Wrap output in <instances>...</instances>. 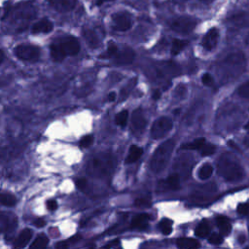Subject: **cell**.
<instances>
[{
	"instance_id": "1",
	"label": "cell",
	"mask_w": 249,
	"mask_h": 249,
	"mask_svg": "<svg viewBox=\"0 0 249 249\" xmlns=\"http://www.w3.org/2000/svg\"><path fill=\"white\" fill-rule=\"evenodd\" d=\"M36 14L37 9L34 4L23 2L9 7L5 11L2 19L13 26L17 31H21L28 26L31 20L36 17Z\"/></svg>"
},
{
	"instance_id": "2",
	"label": "cell",
	"mask_w": 249,
	"mask_h": 249,
	"mask_svg": "<svg viewBox=\"0 0 249 249\" xmlns=\"http://www.w3.org/2000/svg\"><path fill=\"white\" fill-rule=\"evenodd\" d=\"M217 172L228 181L240 180L244 171L238 160L231 153L223 154L217 161Z\"/></svg>"
},
{
	"instance_id": "3",
	"label": "cell",
	"mask_w": 249,
	"mask_h": 249,
	"mask_svg": "<svg viewBox=\"0 0 249 249\" xmlns=\"http://www.w3.org/2000/svg\"><path fill=\"white\" fill-rule=\"evenodd\" d=\"M116 160L113 155L102 153L91 158L87 164V171L91 176L106 177L109 176L115 168Z\"/></svg>"
},
{
	"instance_id": "4",
	"label": "cell",
	"mask_w": 249,
	"mask_h": 249,
	"mask_svg": "<svg viewBox=\"0 0 249 249\" xmlns=\"http://www.w3.org/2000/svg\"><path fill=\"white\" fill-rule=\"evenodd\" d=\"M175 147V141L173 139L166 140L162 142L154 152L151 161H150V168L155 173L161 172L167 165L172 152Z\"/></svg>"
},
{
	"instance_id": "5",
	"label": "cell",
	"mask_w": 249,
	"mask_h": 249,
	"mask_svg": "<svg viewBox=\"0 0 249 249\" xmlns=\"http://www.w3.org/2000/svg\"><path fill=\"white\" fill-rule=\"evenodd\" d=\"M196 25V20L188 16H180L169 21V28L180 34H188L192 32Z\"/></svg>"
},
{
	"instance_id": "6",
	"label": "cell",
	"mask_w": 249,
	"mask_h": 249,
	"mask_svg": "<svg viewBox=\"0 0 249 249\" xmlns=\"http://www.w3.org/2000/svg\"><path fill=\"white\" fill-rule=\"evenodd\" d=\"M112 26L115 30L124 32L131 28L133 18L127 11H118L111 16Z\"/></svg>"
},
{
	"instance_id": "7",
	"label": "cell",
	"mask_w": 249,
	"mask_h": 249,
	"mask_svg": "<svg viewBox=\"0 0 249 249\" xmlns=\"http://www.w3.org/2000/svg\"><path fill=\"white\" fill-rule=\"evenodd\" d=\"M40 49L33 45L21 44L16 47L15 54L21 60L25 61H36L40 57Z\"/></svg>"
},
{
	"instance_id": "8",
	"label": "cell",
	"mask_w": 249,
	"mask_h": 249,
	"mask_svg": "<svg viewBox=\"0 0 249 249\" xmlns=\"http://www.w3.org/2000/svg\"><path fill=\"white\" fill-rule=\"evenodd\" d=\"M172 121L167 117H161L156 120L151 128V136L154 139L164 137L172 128Z\"/></svg>"
},
{
	"instance_id": "9",
	"label": "cell",
	"mask_w": 249,
	"mask_h": 249,
	"mask_svg": "<svg viewBox=\"0 0 249 249\" xmlns=\"http://www.w3.org/2000/svg\"><path fill=\"white\" fill-rule=\"evenodd\" d=\"M229 27L232 29H241L249 26V12L239 11L233 13L227 18Z\"/></svg>"
},
{
	"instance_id": "10",
	"label": "cell",
	"mask_w": 249,
	"mask_h": 249,
	"mask_svg": "<svg viewBox=\"0 0 249 249\" xmlns=\"http://www.w3.org/2000/svg\"><path fill=\"white\" fill-rule=\"evenodd\" d=\"M64 53L67 55H75L80 52V43L73 36H65L56 40Z\"/></svg>"
},
{
	"instance_id": "11",
	"label": "cell",
	"mask_w": 249,
	"mask_h": 249,
	"mask_svg": "<svg viewBox=\"0 0 249 249\" xmlns=\"http://www.w3.org/2000/svg\"><path fill=\"white\" fill-rule=\"evenodd\" d=\"M130 124H131V129L135 133H141L145 129L147 121L141 109H136L135 111H133Z\"/></svg>"
},
{
	"instance_id": "12",
	"label": "cell",
	"mask_w": 249,
	"mask_h": 249,
	"mask_svg": "<svg viewBox=\"0 0 249 249\" xmlns=\"http://www.w3.org/2000/svg\"><path fill=\"white\" fill-rule=\"evenodd\" d=\"M219 40V30L216 27L210 28L203 36L201 45L204 50L212 51L217 46Z\"/></svg>"
},
{
	"instance_id": "13",
	"label": "cell",
	"mask_w": 249,
	"mask_h": 249,
	"mask_svg": "<svg viewBox=\"0 0 249 249\" xmlns=\"http://www.w3.org/2000/svg\"><path fill=\"white\" fill-rule=\"evenodd\" d=\"M48 5L59 13H67L75 9L77 0H46Z\"/></svg>"
},
{
	"instance_id": "14",
	"label": "cell",
	"mask_w": 249,
	"mask_h": 249,
	"mask_svg": "<svg viewBox=\"0 0 249 249\" xmlns=\"http://www.w3.org/2000/svg\"><path fill=\"white\" fill-rule=\"evenodd\" d=\"M113 57L116 64L126 65V64H130L133 61L135 57V53L130 48H124L121 51L118 50L117 53Z\"/></svg>"
},
{
	"instance_id": "15",
	"label": "cell",
	"mask_w": 249,
	"mask_h": 249,
	"mask_svg": "<svg viewBox=\"0 0 249 249\" xmlns=\"http://www.w3.org/2000/svg\"><path fill=\"white\" fill-rule=\"evenodd\" d=\"M53 29V23L49 18H42L36 21L31 26L32 34H41V33H49Z\"/></svg>"
},
{
	"instance_id": "16",
	"label": "cell",
	"mask_w": 249,
	"mask_h": 249,
	"mask_svg": "<svg viewBox=\"0 0 249 249\" xmlns=\"http://www.w3.org/2000/svg\"><path fill=\"white\" fill-rule=\"evenodd\" d=\"M83 36L87 43L91 47V48H96L100 44V38L98 36V33L96 32L95 29L87 27L84 28L83 30Z\"/></svg>"
},
{
	"instance_id": "17",
	"label": "cell",
	"mask_w": 249,
	"mask_h": 249,
	"mask_svg": "<svg viewBox=\"0 0 249 249\" xmlns=\"http://www.w3.org/2000/svg\"><path fill=\"white\" fill-rule=\"evenodd\" d=\"M150 220V216L146 213H140L136 216L131 221V228L137 229V230H143L148 226Z\"/></svg>"
},
{
	"instance_id": "18",
	"label": "cell",
	"mask_w": 249,
	"mask_h": 249,
	"mask_svg": "<svg viewBox=\"0 0 249 249\" xmlns=\"http://www.w3.org/2000/svg\"><path fill=\"white\" fill-rule=\"evenodd\" d=\"M32 237V231L30 229H24L20 231L17 239L15 240V246L18 248L25 247Z\"/></svg>"
},
{
	"instance_id": "19",
	"label": "cell",
	"mask_w": 249,
	"mask_h": 249,
	"mask_svg": "<svg viewBox=\"0 0 249 249\" xmlns=\"http://www.w3.org/2000/svg\"><path fill=\"white\" fill-rule=\"evenodd\" d=\"M50 53H51V56H52L53 60H54L56 62L62 61L66 57V54L64 53V52L62 51V49L60 48V46L57 44L56 41H53L51 44Z\"/></svg>"
},
{
	"instance_id": "20",
	"label": "cell",
	"mask_w": 249,
	"mask_h": 249,
	"mask_svg": "<svg viewBox=\"0 0 249 249\" xmlns=\"http://www.w3.org/2000/svg\"><path fill=\"white\" fill-rule=\"evenodd\" d=\"M176 244H177V247L181 249H196L200 247V243L197 240L190 237L178 238L176 241Z\"/></svg>"
},
{
	"instance_id": "21",
	"label": "cell",
	"mask_w": 249,
	"mask_h": 249,
	"mask_svg": "<svg viewBox=\"0 0 249 249\" xmlns=\"http://www.w3.org/2000/svg\"><path fill=\"white\" fill-rule=\"evenodd\" d=\"M216 223H217V226L220 230V232L223 234V235H228L231 231V226L229 222V220L227 219V217L225 216H218L216 218Z\"/></svg>"
},
{
	"instance_id": "22",
	"label": "cell",
	"mask_w": 249,
	"mask_h": 249,
	"mask_svg": "<svg viewBox=\"0 0 249 249\" xmlns=\"http://www.w3.org/2000/svg\"><path fill=\"white\" fill-rule=\"evenodd\" d=\"M142 153H143V150L140 147L136 145H131L129 148L128 155L125 159V163H132L136 161L141 157Z\"/></svg>"
},
{
	"instance_id": "23",
	"label": "cell",
	"mask_w": 249,
	"mask_h": 249,
	"mask_svg": "<svg viewBox=\"0 0 249 249\" xmlns=\"http://www.w3.org/2000/svg\"><path fill=\"white\" fill-rule=\"evenodd\" d=\"M16 202H17V198L13 194L5 191H0V204L11 207V206H14Z\"/></svg>"
},
{
	"instance_id": "24",
	"label": "cell",
	"mask_w": 249,
	"mask_h": 249,
	"mask_svg": "<svg viewBox=\"0 0 249 249\" xmlns=\"http://www.w3.org/2000/svg\"><path fill=\"white\" fill-rule=\"evenodd\" d=\"M195 233L198 237H206L210 233V226L206 220H202L196 228Z\"/></svg>"
},
{
	"instance_id": "25",
	"label": "cell",
	"mask_w": 249,
	"mask_h": 249,
	"mask_svg": "<svg viewBox=\"0 0 249 249\" xmlns=\"http://www.w3.org/2000/svg\"><path fill=\"white\" fill-rule=\"evenodd\" d=\"M188 41L186 40H182V39H174L172 41L171 44V49H170V53L172 55H177L178 53H180L188 45Z\"/></svg>"
},
{
	"instance_id": "26",
	"label": "cell",
	"mask_w": 249,
	"mask_h": 249,
	"mask_svg": "<svg viewBox=\"0 0 249 249\" xmlns=\"http://www.w3.org/2000/svg\"><path fill=\"white\" fill-rule=\"evenodd\" d=\"M179 176L177 174H172L166 178V180L163 182V187L168 190H175L179 188Z\"/></svg>"
},
{
	"instance_id": "27",
	"label": "cell",
	"mask_w": 249,
	"mask_h": 249,
	"mask_svg": "<svg viewBox=\"0 0 249 249\" xmlns=\"http://www.w3.org/2000/svg\"><path fill=\"white\" fill-rule=\"evenodd\" d=\"M213 174V166L211 164L205 163L198 169V177L201 180H206Z\"/></svg>"
},
{
	"instance_id": "28",
	"label": "cell",
	"mask_w": 249,
	"mask_h": 249,
	"mask_svg": "<svg viewBox=\"0 0 249 249\" xmlns=\"http://www.w3.org/2000/svg\"><path fill=\"white\" fill-rule=\"evenodd\" d=\"M49 243V239L45 234H40L38 235L35 240L31 243L30 248L32 249H40V248H45Z\"/></svg>"
},
{
	"instance_id": "29",
	"label": "cell",
	"mask_w": 249,
	"mask_h": 249,
	"mask_svg": "<svg viewBox=\"0 0 249 249\" xmlns=\"http://www.w3.org/2000/svg\"><path fill=\"white\" fill-rule=\"evenodd\" d=\"M205 144V139L203 137L200 138H196L194 140V142L192 143H188L182 146V148L184 149H190V150H198L200 149L203 145Z\"/></svg>"
},
{
	"instance_id": "30",
	"label": "cell",
	"mask_w": 249,
	"mask_h": 249,
	"mask_svg": "<svg viewBox=\"0 0 249 249\" xmlns=\"http://www.w3.org/2000/svg\"><path fill=\"white\" fill-rule=\"evenodd\" d=\"M160 229L161 232L165 235H168L172 231V223L168 219H162L160 223Z\"/></svg>"
},
{
	"instance_id": "31",
	"label": "cell",
	"mask_w": 249,
	"mask_h": 249,
	"mask_svg": "<svg viewBox=\"0 0 249 249\" xmlns=\"http://www.w3.org/2000/svg\"><path fill=\"white\" fill-rule=\"evenodd\" d=\"M127 119H128V112L126 110H124V111H121L120 113L117 114L115 122L118 125L124 126L127 123Z\"/></svg>"
},
{
	"instance_id": "32",
	"label": "cell",
	"mask_w": 249,
	"mask_h": 249,
	"mask_svg": "<svg viewBox=\"0 0 249 249\" xmlns=\"http://www.w3.org/2000/svg\"><path fill=\"white\" fill-rule=\"evenodd\" d=\"M118 52V47L115 43L113 42H110L108 44V47H107V50H106V53H104V55H102V57H113Z\"/></svg>"
},
{
	"instance_id": "33",
	"label": "cell",
	"mask_w": 249,
	"mask_h": 249,
	"mask_svg": "<svg viewBox=\"0 0 249 249\" xmlns=\"http://www.w3.org/2000/svg\"><path fill=\"white\" fill-rule=\"evenodd\" d=\"M215 150H216V147H215V145H213V144H204L201 148H200V154H201V156H203V157H205V156H210V155H212L214 152H215Z\"/></svg>"
},
{
	"instance_id": "34",
	"label": "cell",
	"mask_w": 249,
	"mask_h": 249,
	"mask_svg": "<svg viewBox=\"0 0 249 249\" xmlns=\"http://www.w3.org/2000/svg\"><path fill=\"white\" fill-rule=\"evenodd\" d=\"M237 93L239 96L243 98H249V81L242 84L237 89Z\"/></svg>"
},
{
	"instance_id": "35",
	"label": "cell",
	"mask_w": 249,
	"mask_h": 249,
	"mask_svg": "<svg viewBox=\"0 0 249 249\" xmlns=\"http://www.w3.org/2000/svg\"><path fill=\"white\" fill-rule=\"evenodd\" d=\"M223 236L219 233H211L209 236H208V241L209 243L211 244H214V245H219L223 242Z\"/></svg>"
},
{
	"instance_id": "36",
	"label": "cell",
	"mask_w": 249,
	"mask_h": 249,
	"mask_svg": "<svg viewBox=\"0 0 249 249\" xmlns=\"http://www.w3.org/2000/svg\"><path fill=\"white\" fill-rule=\"evenodd\" d=\"M93 142V137L91 135H85L84 137H82L81 141H80V146L87 148L89 147Z\"/></svg>"
},
{
	"instance_id": "37",
	"label": "cell",
	"mask_w": 249,
	"mask_h": 249,
	"mask_svg": "<svg viewBox=\"0 0 249 249\" xmlns=\"http://www.w3.org/2000/svg\"><path fill=\"white\" fill-rule=\"evenodd\" d=\"M237 212L241 215L249 214V202L239 203L237 206Z\"/></svg>"
},
{
	"instance_id": "38",
	"label": "cell",
	"mask_w": 249,
	"mask_h": 249,
	"mask_svg": "<svg viewBox=\"0 0 249 249\" xmlns=\"http://www.w3.org/2000/svg\"><path fill=\"white\" fill-rule=\"evenodd\" d=\"M134 204L138 207H147V206H150L151 204V201L149 198H145V197H141V198H138L135 200Z\"/></svg>"
},
{
	"instance_id": "39",
	"label": "cell",
	"mask_w": 249,
	"mask_h": 249,
	"mask_svg": "<svg viewBox=\"0 0 249 249\" xmlns=\"http://www.w3.org/2000/svg\"><path fill=\"white\" fill-rule=\"evenodd\" d=\"M75 184H76V187L77 189L81 190V191H86L87 189V185H88V182L86 179L84 178H79L75 181Z\"/></svg>"
},
{
	"instance_id": "40",
	"label": "cell",
	"mask_w": 249,
	"mask_h": 249,
	"mask_svg": "<svg viewBox=\"0 0 249 249\" xmlns=\"http://www.w3.org/2000/svg\"><path fill=\"white\" fill-rule=\"evenodd\" d=\"M201 81H202V84L205 85V86H210L212 83H213V78L210 74L208 73H205L202 75L201 77Z\"/></svg>"
},
{
	"instance_id": "41",
	"label": "cell",
	"mask_w": 249,
	"mask_h": 249,
	"mask_svg": "<svg viewBox=\"0 0 249 249\" xmlns=\"http://www.w3.org/2000/svg\"><path fill=\"white\" fill-rule=\"evenodd\" d=\"M47 207L49 210L53 211L57 208V202L54 199H50L47 201Z\"/></svg>"
},
{
	"instance_id": "42",
	"label": "cell",
	"mask_w": 249,
	"mask_h": 249,
	"mask_svg": "<svg viewBox=\"0 0 249 249\" xmlns=\"http://www.w3.org/2000/svg\"><path fill=\"white\" fill-rule=\"evenodd\" d=\"M45 224H46V222H45L43 219H41V218H38L37 220L34 221V225H35L37 228H42V227L45 226Z\"/></svg>"
},
{
	"instance_id": "43",
	"label": "cell",
	"mask_w": 249,
	"mask_h": 249,
	"mask_svg": "<svg viewBox=\"0 0 249 249\" xmlns=\"http://www.w3.org/2000/svg\"><path fill=\"white\" fill-rule=\"evenodd\" d=\"M160 97V90H155L154 93H153V99L157 100V99H159Z\"/></svg>"
},
{
	"instance_id": "44",
	"label": "cell",
	"mask_w": 249,
	"mask_h": 249,
	"mask_svg": "<svg viewBox=\"0 0 249 249\" xmlns=\"http://www.w3.org/2000/svg\"><path fill=\"white\" fill-rule=\"evenodd\" d=\"M115 98H116V93H115L114 91L110 92L109 95H108V100H109V101H114Z\"/></svg>"
},
{
	"instance_id": "45",
	"label": "cell",
	"mask_w": 249,
	"mask_h": 249,
	"mask_svg": "<svg viewBox=\"0 0 249 249\" xmlns=\"http://www.w3.org/2000/svg\"><path fill=\"white\" fill-rule=\"evenodd\" d=\"M67 246H68V244L65 243V242H60V243H57V244L55 245L56 248H66Z\"/></svg>"
},
{
	"instance_id": "46",
	"label": "cell",
	"mask_w": 249,
	"mask_h": 249,
	"mask_svg": "<svg viewBox=\"0 0 249 249\" xmlns=\"http://www.w3.org/2000/svg\"><path fill=\"white\" fill-rule=\"evenodd\" d=\"M238 241H239V243H243L244 241H245V236L244 235H240V236H238Z\"/></svg>"
},
{
	"instance_id": "47",
	"label": "cell",
	"mask_w": 249,
	"mask_h": 249,
	"mask_svg": "<svg viewBox=\"0 0 249 249\" xmlns=\"http://www.w3.org/2000/svg\"><path fill=\"white\" fill-rule=\"evenodd\" d=\"M3 59H4V53H3V51L0 49V63L3 61Z\"/></svg>"
},
{
	"instance_id": "48",
	"label": "cell",
	"mask_w": 249,
	"mask_h": 249,
	"mask_svg": "<svg viewBox=\"0 0 249 249\" xmlns=\"http://www.w3.org/2000/svg\"><path fill=\"white\" fill-rule=\"evenodd\" d=\"M174 1H176L177 3H185V2L190 1V0H174Z\"/></svg>"
},
{
	"instance_id": "49",
	"label": "cell",
	"mask_w": 249,
	"mask_h": 249,
	"mask_svg": "<svg viewBox=\"0 0 249 249\" xmlns=\"http://www.w3.org/2000/svg\"><path fill=\"white\" fill-rule=\"evenodd\" d=\"M244 128H245V129H249V122H248V123H247V124H245V126H244Z\"/></svg>"
},
{
	"instance_id": "50",
	"label": "cell",
	"mask_w": 249,
	"mask_h": 249,
	"mask_svg": "<svg viewBox=\"0 0 249 249\" xmlns=\"http://www.w3.org/2000/svg\"><path fill=\"white\" fill-rule=\"evenodd\" d=\"M247 140H248V141H249V138H248V139H247Z\"/></svg>"
}]
</instances>
